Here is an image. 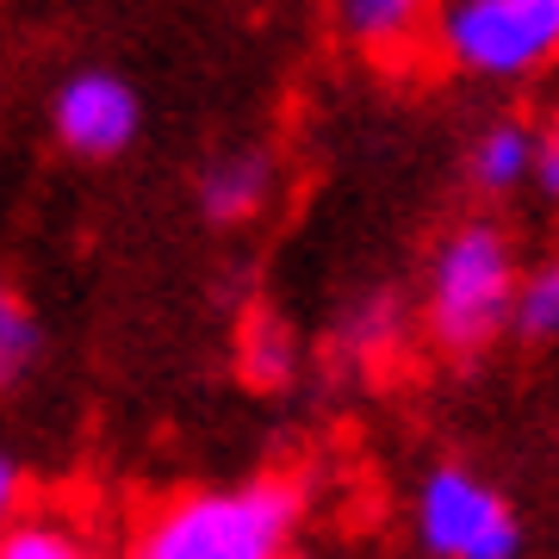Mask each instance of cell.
<instances>
[{
    "instance_id": "1",
    "label": "cell",
    "mask_w": 559,
    "mask_h": 559,
    "mask_svg": "<svg viewBox=\"0 0 559 559\" xmlns=\"http://www.w3.org/2000/svg\"><path fill=\"white\" fill-rule=\"evenodd\" d=\"M522 267L503 224L466 218L429 249L423 274V336L448 360H479L516 323Z\"/></svg>"
},
{
    "instance_id": "3",
    "label": "cell",
    "mask_w": 559,
    "mask_h": 559,
    "mask_svg": "<svg viewBox=\"0 0 559 559\" xmlns=\"http://www.w3.org/2000/svg\"><path fill=\"white\" fill-rule=\"evenodd\" d=\"M436 44L460 75L522 81L559 57V0H448Z\"/></svg>"
},
{
    "instance_id": "10",
    "label": "cell",
    "mask_w": 559,
    "mask_h": 559,
    "mask_svg": "<svg viewBox=\"0 0 559 559\" xmlns=\"http://www.w3.org/2000/svg\"><path fill=\"white\" fill-rule=\"evenodd\" d=\"M38 355H44V330L32 318V305L0 280V392H13L38 367Z\"/></svg>"
},
{
    "instance_id": "11",
    "label": "cell",
    "mask_w": 559,
    "mask_h": 559,
    "mask_svg": "<svg viewBox=\"0 0 559 559\" xmlns=\"http://www.w3.org/2000/svg\"><path fill=\"white\" fill-rule=\"evenodd\" d=\"M522 342H559V255H547L540 267L522 274L516 293V323H510Z\"/></svg>"
},
{
    "instance_id": "2",
    "label": "cell",
    "mask_w": 559,
    "mask_h": 559,
    "mask_svg": "<svg viewBox=\"0 0 559 559\" xmlns=\"http://www.w3.org/2000/svg\"><path fill=\"white\" fill-rule=\"evenodd\" d=\"M305 516L299 479H249L230 491H187L150 516L131 559H286Z\"/></svg>"
},
{
    "instance_id": "6",
    "label": "cell",
    "mask_w": 559,
    "mask_h": 559,
    "mask_svg": "<svg viewBox=\"0 0 559 559\" xmlns=\"http://www.w3.org/2000/svg\"><path fill=\"white\" fill-rule=\"evenodd\" d=\"M200 212L212 224H249L274 200V156L267 150H224L200 168Z\"/></svg>"
},
{
    "instance_id": "8",
    "label": "cell",
    "mask_w": 559,
    "mask_h": 559,
    "mask_svg": "<svg viewBox=\"0 0 559 559\" xmlns=\"http://www.w3.org/2000/svg\"><path fill=\"white\" fill-rule=\"evenodd\" d=\"M336 20L367 57L392 62L399 50H411L417 32L429 25V0H336Z\"/></svg>"
},
{
    "instance_id": "12",
    "label": "cell",
    "mask_w": 559,
    "mask_h": 559,
    "mask_svg": "<svg viewBox=\"0 0 559 559\" xmlns=\"http://www.w3.org/2000/svg\"><path fill=\"white\" fill-rule=\"evenodd\" d=\"M0 559H94L87 540L57 516H25L0 535Z\"/></svg>"
},
{
    "instance_id": "4",
    "label": "cell",
    "mask_w": 559,
    "mask_h": 559,
    "mask_svg": "<svg viewBox=\"0 0 559 559\" xmlns=\"http://www.w3.org/2000/svg\"><path fill=\"white\" fill-rule=\"evenodd\" d=\"M417 535L429 559H516L522 522L491 479L473 466H436L417 485Z\"/></svg>"
},
{
    "instance_id": "5",
    "label": "cell",
    "mask_w": 559,
    "mask_h": 559,
    "mask_svg": "<svg viewBox=\"0 0 559 559\" xmlns=\"http://www.w3.org/2000/svg\"><path fill=\"white\" fill-rule=\"evenodd\" d=\"M50 131L69 156L81 162H112L124 156L143 131V100L138 87L112 69H75L50 94Z\"/></svg>"
},
{
    "instance_id": "9",
    "label": "cell",
    "mask_w": 559,
    "mask_h": 559,
    "mask_svg": "<svg viewBox=\"0 0 559 559\" xmlns=\"http://www.w3.org/2000/svg\"><path fill=\"white\" fill-rule=\"evenodd\" d=\"M237 367H242V380L249 385L274 392V385L293 380V367H299V342H293V330H286L274 311H249V318H242V336H237Z\"/></svg>"
},
{
    "instance_id": "14",
    "label": "cell",
    "mask_w": 559,
    "mask_h": 559,
    "mask_svg": "<svg viewBox=\"0 0 559 559\" xmlns=\"http://www.w3.org/2000/svg\"><path fill=\"white\" fill-rule=\"evenodd\" d=\"M535 187L547 200H559V112L540 124V143H535Z\"/></svg>"
},
{
    "instance_id": "15",
    "label": "cell",
    "mask_w": 559,
    "mask_h": 559,
    "mask_svg": "<svg viewBox=\"0 0 559 559\" xmlns=\"http://www.w3.org/2000/svg\"><path fill=\"white\" fill-rule=\"evenodd\" d=\"M20 503H25V473L13 454H0V535L20 522Z\"/></svg>"
},
{
    "instance_id": "7",
    "label": "cell",
    "mask_w": 559,
    "mask_h": 559,
    "mask_svg": "<svg viewBox=\"0 0 559 559\" xmlns=\"http://www.w3.org/2000/svg\"><path fill=\"white\" fill-rule=\"evenodd\" d=\"M535 143L540 131L522 119H491L473 138V150H466V180L479 187V193H516L522 180H535Z\"/></svg>"
},
{
    "instance_id": "13",
    "label": "cell",
    "mask_w": 559,
    "mask_h": 559,
    "mask_svg": "<svg viewBox=\"0 0 559 559\" xmlns=\"http://www.w3.org/2000/svg\"><path fill=\"white\" fill-rule=\"evenodd\" d=\"M399 323H404L399 318V299H392V293H373L367 305H355V318L342 323V342H348L360 360H380L385 348L399 342Z\"/></svg>"
}]
</instances>
